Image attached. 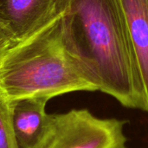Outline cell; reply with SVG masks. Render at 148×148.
<instances>
[{"label":"cell","mask_w":148,"mask_h":148,"mask_svg":"<svg viewBox=\"0 0 148 148\" xmlns=\"http://www.w3.org/2000/svg\"><path fill=\"white\" fill-rule=\"evenodd\" d=\"M100 90L99 76L75 44L65 16L0 56V96L9 103Z\"/></svg>","instance_id":"cell-1"},{"label":"cell","mask_w":148,"mask_h":148,"mask_svg":"<svg viewBox=\"0 0 148 148\" xmlns=\"http://www.w3.org/2000/svg\"><path fill=\"white\" fill-rule=\"evenodd\" d=\"M65 17L75 44L99 76L100 91L125 108L148 113L138 62L117 0H72Z\"/></svg>","instance_id":"cell-2"},{"label":"cell","mask_w":148,"mask_h":148,"mask_svg":"<svg viewBox=\"0 0 148 148\" xmlns=\"http://www.w3.org/2000/svg\"><path fill=\"white\" fill-rule=\"evenodd\" d=\"M126 123L118 119L98 118L88 109L49 114L40 148H127Z\"/></svg>","instance_id":"cell-3"},{"label":"cell","mask_w":148,"mask_h":148,"mask_svg":"<svg viewBox=\"0 0 148 148\" xmlns=\"http://www.w3.org/2000/svg\"><path fill=\"white\" fill-rule=\"evenodd\" d=\"M71 2L72 0H0V17L17 42L66 16Z\"/></svg>","instance_id":"cell-4"},{"label":"cell","mask_w":148,"mask_h":148,"mask_svg":"<svg viewBox=\"0 0 148 148\" xmlns=\"http://www.w3.org/2000/svg\"><path fill=\"white\" fill-rule=\"evenodd\" d=\"M43 98H27L10 104L11 123L18 148H40L46 134L49 114Z\"/></svg>","instance_id":"cell-5"},{"label":"cell","mask_w":148,"mask_h":148,"mask_svg":"<svg viewBox=\"0 0 148 148\" xmlns=\"http://www.w3.org/2000/svg\"><path fill=\"white\" fill-rule=\"evenodd\" d=\"M138 62L148 105V0H117Z\"/></svg>","instance_id":"cell-6"},{"label":"cell","mask_w":148,"mask_h":148,"mask_svg":"<svg viewBox=\"0 0 148 148\" xmlns=\"http://www.w3.org/2000/svg\"><path fill=\"white\" fill-rule=\"evenodd\" d=\"M0 148H18L11 123L10 104L0 96Z\"/></svg>","instance_id":"cell-7"},{"label":"cell","mask_w":148,"mask_h":148,"mask_svg":"<svg viewBox=\"0 0 148 148\" xmlns=\"http://www.w3.org/2000/svg\"><path fill=\"white\" fill-rule=\"evenodd\" d=\"M14 43H16V41L11 31L0 17V56Z\"/></svg>","instance_id":"cell-8"}]
</instances>
